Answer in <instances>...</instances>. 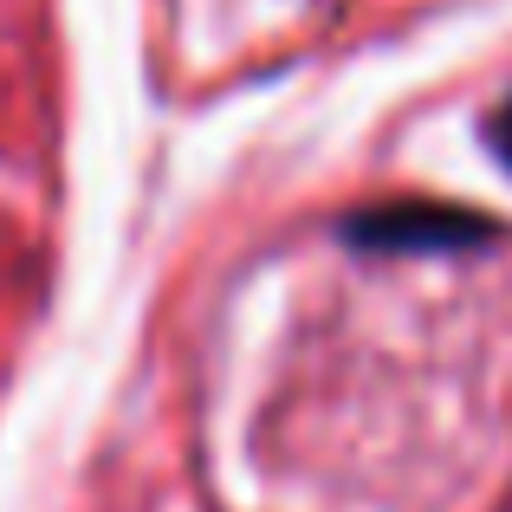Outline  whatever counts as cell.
<instances>
[{"label":"cell","instance_id":"6da1fadb","mask_svg":"<svg viewBox=\"0 0 512 512\" xmlns=\"http://www.w3.org/2000/svg\"><path fill=\"white\" fill-rule=\"evenodd\" d=\"M487 150L512 169V98H506V104H493V117H487Z\"/></svg>","mask_w":512,"mask_h":512}]
</instances>
